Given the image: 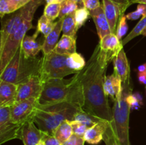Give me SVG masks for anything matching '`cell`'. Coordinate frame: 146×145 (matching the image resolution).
Returning <instances> with one entry per match:
<instances>
[{
    "label": "cell",
    "instance_id": "obj_42",
    "mask_svg": "<svg viewBox=\"0 0 146 145\" xmlns=\"http://www.w3.org/2000/svg\"><path fill=\"white\" fill-rule=\"evenodd\" d=\"M138 72H145L146 73V63L139 65L138 68Z\"/></svg>",
    "mask_w": 146,
    "mask_h": 145
},
{
    "label": "cell",
    "instance_id": "obj_18",
    "mask_svg": "<svg viewBox=\"0 0 146 145\" xmlns=\"http://www.w3.org/2000/svg\"><path fill=\"white\" fill-rule=\"evenodd\" d=\"M113 63L114 66L113 73L119 77L123 82H125L131 76H130L129 63L123 48L121 49L118 55L114 58Z\"/></svg>",
    "mask_w": 146,
    "mask_h": 145
},
{
    "label": "cell",
    "instance_id": "obj_10",
    "mask_svg": "<svg viewBox=\"0 0 146 145\" xmlns=\"http://www.w3.org/2000/svg\"><path fill=\"white\" fill-rule=\"evenodd\" d=\"M37 105L38 98H36L15 102L11 107V119L19 125H23L27 121L33 119Z\"/></svg>",
    "mask_w": 146,
    "mask_h": 145
},
{
    "label": "cell",
    "instance_id": "obj_45",
    "mask_svg": "<svg viewBox=\"0 0 146 145\" xmlns=\"http://www.w3.org/2000/svg\"><path fill=\"white\" fill-rule=\"evenodd\" d=\"M72 1H74V2L76 3L77 4H80V5H83V1L82 0H71Z\"/></svg>",
    "mask_w": 146,
    "mask_h": 145
},
{
    "label": "cell",
    "instance_id": "obj_7",
    "mask_svg": "<svg viewBox=\"0 0 146 145\" xmlns=\"http://www.w3.org/2000/svg\"><path fill=\"white\" fill-rule=\"evenodd\" d=\"M68 56L58 54L55 51L43 55L39 73L43 82L52 78H64L71 74L77 73L67 65Z\"/></svg>",
    "mask_w": 146,
    "mask_h": 145
},
{
    "label": "cell",
    "instance_id": "obj_44",
    "mask_svg": "<svg viewBox=\"0 0 146 145\" xmlns=\"http://www.w3.org/2000/svg\"><path fill=\"white\" fill-rule=\"evenodd\" d=\"M146 4V0H135V4Z\"/></svg>",
    "mask_w": 146,
    "mask_h": 145
},
{
    "label": "cell",
    "instance_id": "obj_28",
    "mask_svg": "<svg viewBox=\"0 0 146 145\" xmlns=\"http://www.w3.org/2000/svg\"><path fill=\"white\" fill-rule=\"evenodd\" d=\"M74 121L80 122H81V123L86 125L88 127H91L93 126L94 124L101 120L98 119V118L89 115V114L87 113V112H84V111L79 110L77 112L76 115H75V117H74Z\"/></svg>",
    "mask_w": 146,
    "mask_h": 145
},
{
    "label": "cell",
    "instance_id": "obj_41",
    "mask_svg": "<svg viewBox=\"0 0 146 145\" xmlns=\"http://www.w3.org/2000/svg\"><path fill=\"white\" fill-rule=\"evenodd\" d=\"M138 80L141 84L146 85V73L145 72H138Z\"/></svg>",
    "mask_w": 146,
    "mask_h": 145
},
{
    "label": "cell",
    "instance_id": "obj_23",
    "mask_svg": "<svg viewBox=\"0 0 146 145\" xmlns=\"http://www.w3.org/2000/svg\"><path fill=\"white\" fill-rule=\"evenodd\" d=\"M74 134L72 127L70 121L64 120L55 130L54 136L61 142L64 144Z\"/></svg>",
    "mask_w": 146,
    "mask_h": 145
},
{
    "label": "cell",
    "instance_id": "obj_31",
    "mask_svg": "<svg viewBox=\"0 0 146 145\" xmlns=\"http://www.w3.org/2000/svg\"><path fill=\"white\" fill-rule=\"evenodd\" d=\"M78 4L71 0H64L61 3V11H60L59 16L58 18H63L66 16L74 13L78 9Z\"/></svg>",
    "mask_w": 146,
    "mask_h": 145
},
{
    "label": "cell",
    "instance_id": "obj_27",
    "mask_svg": "<svg viewBox=\"0 0 146 145\" xmlns=\"http://www.w3.org/2000/svg\"><path fill=\"white\" fill-rule=\"evenodd\" d=\"M146 27V16L142 17L141 19L140 20V21H138V24L135 26L133 28L132 31L128 34V35L125 36V38H124L122 41L123 45H125V44H128L129 41H131V40L133 39L135 37L141 35L143 31V30L145 29Z\"/></svg>",
    "mask_w": 146,
    "mask_h": 145
},
{
    "label": "cell",
    "instance_id": "obj_39",
    "mask_svg": "<svg viewBox=\"0 0 146 145\" xmlns=\"http://www.w3.org/2000/svg\"><path fill=\"white\" fill-rule=\"evenodd\" d=\"M42 141L46 145H62V144L54 135H49L48 134H46Z\"/></svg>",
    "mask_w": 146,
    "mask_h": 145
},
{
    "label": "cell",
    "instance_id": "obj_8",
    "mask_svg": "<svg viewBox=\"0 0 146 145\" xmlns=\"http://www.w3.org/2000/svg\"><path fill=\"white\" fill-rule=\"evenodd\" d=\"M33 18L34 17H31L26 20L12 34L8 37L2 49L0 50V73L3 72L6 66L15 55L27 31L33 28Z\"/></svg>",
    "mask_w": 146,
    "mask_h": 145
},
{
    "label": "cell",
    "instance_id": "obj_5",
    "mask_svg": "<svg viewBox=\"0 0 146 145\" xmlns=\"http://www.w3.org/2000/svg\"><path fill=\"white\" fill-rule=\"evenodd\" d=\"M45 0H32L27 5L17 11L10 14L2 21L0 31V50L2 49L6 41L24 21L29 18L34 17L37 9L42 5Z\"/></svg>",
    "mask_w": 146,
    "mask_h": 145
},
{
    "label": "cell",
    "instance_id": "obj_32",
    "mask_svg": "<svg viewBox=\"0 0 146 145\" xmlns=\"http://www.w3.org/2000/svg\"><path fill=\"white\" fill-rule=\"evenodd\" d=\"M89 16H91L90 11L84 7L78 8L75 11V21L78 30L85 24Z\"/></svg>",
    "mask_w": 146,
    "mask_h": 145
},
{
    "label": "cell",
    "instance_id": "obj_25",
    "mask_svg": "<svg viewBox=\"0 0 146 145\" xmlns=\"http://www.w3.org/2000/svg\"><path fill=\"white\" fill-rule=\"evenodd\" d=\"M67 65L71 70L78 72L85 68L86 62L81 54L74 53L67 58Z\"/></svg>",
    "mask_w": 146,
    "mask_h": 145
},
{
    "label": "cell",
    "instance_id": "obj_26",
    "mask_svg": "<svg viewBox=\"0 0 146 145\" xmlns=\"http://www.w3.org/2000/svg\"><path fill=\"white\" fill-rule=\"evenodd\" d=\"M56 22H54L51 20L48 19L45 15L43 14L39 18L37 24L36 31L37 32L41 33L44 37L47 36L51 32L55 26Z\"/></svg>",
    "mask_w": 146,
    "mask_h": 145
},
{
    "label": "cell",
    "instance_id": "obj_40",
    "mask_svg": "<svg viewBox=\"0 0 146 145\" xmlns=\"http://www.w3.org/2000/svg\"><path fill=\"white\" fill-rule=\"evenodd\" d=\"M16 4H17L19 9L22 8L23 7L27 5V4H29V2H31L32 0H13Z\"/></svg>",
    "mask_w": 146,
    "mask_h": 145
},
{
    "label": "cell",
    "instance_id": "obj_30",
    "mask_svg": "<svg viewBox=\"0 0 146 145\" xmlns=\"http://www.w3.org/2000/svg\"><path fill=\"white\" fill-rule=\"evenodd\" d=\"M61 7V4L59 3L46 4L44 10V15H45L48 19L54 21L56 18H58L59 16Z\"/></svg>",
    "mask_w": 146,
    "mask_h": 145
},
{
    "label": "cell",
    "instance_id": "obj_9",
    "mask_svg": "<svg viewBox=\"0 0 146 145\" xmlns=\"http://www.w3.org/2000/svg\"><path fill=\"white\" fill-rule=\"evenodd\" d=\"M22 125L11 119V107H0V144L14 139H20Z\"/></svg>",
    "mask_w": 146,
    "mask_h": 145
},
{
    "label": "cell",
    "instance_id": "obj_11",
    "mask_svg": "<svg viewBox=\"0 0 146 145\" xmlns=\"http://www.w3.org/2000/svg\"><path fill=\"white\" fill-rule=\"evenodd\" d=\"M16 102L31 98H39L44 82L39 75H33L24 82L18 84Z\"/></svg>",
    "mask_w": 146,
    "mask_h": 145
},
{
    "label": "cell",
    "instance_id": "obj_1",
    "mask_svg": "<svg viewBox=\"0 0 146 145\" xmlns=\"http://www.w3.org/2000/svg\"><path fill=\"white\" fill-rule=\"evenodd\" d=\"M112 59L97 44L86 62L85 68L72 78L69 102L81 110L110 122L113 119V109L104 92V81L107 68Z\"/></svg>",
    "mask_w": 146,
    "mask_h": 145
},
{
    "label": "cell",
    "instance_id": "obj_43",
    "mask_svg": "<svg viewBox=\"0 0 146 145\" xmlns=\"http://www.w3.org/2000/svg\"><path fill=\"white\" fill-rule=\"evenodd\" d=\"M64 1V0H45L46 4H53V3H59V4H61Z\"/></svg>",
    "mask_w": 146,
    "mask_h": 145
},
{
    "label": "cell",
    "instance_id": "obj_34",
    "mask_svg": "<svg viewBox=\"0 0 146 145\" xmlns=\"http://www.w3.org/2000/svg\"><path fill=\"white\" fill-rule=\"evenodd\" d=\"M127 18L125 15H122L118 21V26L116 28V35L120 40L123 38V37L125 35L128 30V26L127 24Z\"/></svg>",
    "mask_w": 146,
    "mask_h": 145
},
{
    "label": "cell",
    "instance_id": "obj_20",
    "mask_svg": "<svg viewBox=\"0 0 146 145\" xmlns=\"http://www.w3.org/2000/svg\"><path fill=\"white\" fill-rule=\"evenodd\" d=\"M63 19L64 18H58V21H56L54 29L44 38L42 43V52L44 55H48L54 51V48L59 41L60 34L62 31Z\"/></svg>",
    "mask_w": 146,
    "mask_h": 145
},
{
    "label": "cell",
    "instance_id": "obj_17",
    "mask_svg": "<svg viewBox=\"0 0 146 145\" xmlns=\"http://www.w3.org/2000/svg\"><path fill=\"white\" fill-rule=\"evenodd\" d=\"M104 92L108 98L115 101L121 95L123 88V82L115 73L106 75L104 81Z\"/></svg>",
    "mask_w": 146,
    "mask_h": 145
},
{
    "label": "cell",
    "instance_id": "obj_35",
    "mask_svg": "<svg viewBox=\"0 0 146 145\" xmlns=\"http://www.w3.org/2000/svg\"><path fill=\"white\" fill-rule=\"evenodd\" d=\"M70 123L72 127L73 132L74 134L84 137L86 132L88 128V127L84 124L80 122H77V121H70Z\"/></svg>",
    "mask_w": 146,
    "mask_h": 145
},
{
    "label": "cell",
    "instance_id": "obj_46",
    "mask_svg": "<svg viewBox=\"0 0 146 145\" xmlns=\"http://www.w3.org/2000/svg\"><path fill=\"white\" fill-rule=\"evenodd\" d=\"M142 35H143V36H146V27H145V29L143 30V31Z\"/></svg>",
    "mask_w": 146,
    "mask_h": 145
},
{
    "label": "cell",
    "instance_id": "obj_12",
    "mask_svg": "<svg viewBox=\"0 0 146 145\" xmlns=\"http://www.w3.org/2000/svg\"><path fill=\"white\" fill-rule=\"evenodd\" d=\"M33 119L27 121L22 125L20 132V139L24 145H38L46 135L45 132L37 128Z\"/></svg>",
    "mask_w": 146,
    "mask_h": 145
},
{
    "label": "cell",
    "instance_id": "obj_16",
    "mask_svg": "<svg viewBox=\"0 0 146 145\" xmlns=\"http://www.w3.org/2000/svg\"><path fill=\"white\" fill-rule=\"evenodd\" d=\"M108 122L106 121H98L91 127H88L84 136L86 142L90 144H98L104 139V134L108 127Z\"/></svg>",
    "mask_w": 146,
    "mask_h": 145
},
{
    "label": "cell",
    "instance_id": "obj_19",
    "mask_svg": "<svg viewBox=\"0 0 146 145\" xmlns=\"http://www.w3.org/2000/svg\"><path fill=\"white\" fill-rule=\"evenodd\" d=\"M102 5L111 33L115 34L118 21L122 16L121 10L118 6L110 0H102Z\"/></svg>",
    "mask_w": 146,
    "mask_h": 145
},
{
    "label": "cell",
    "instance_id": "obj_3",
    "mask_svg": "<svg viewBox=\"0 0 146 145\" xmlns=\"http://www.w3.org/2000/svg\"><path fill=\"white\" fill-rule=\"evenodd\" d=\"M79 110L81 109L77 105L69 101L46 105H38L33 120L41 131L54 135L56 128L64 120L74 121Z\"/></svg>",
    "mask_w": 146,
    "mask_h": 145
},
{
    "label": "cell",
    "instance_id": "obj_24",
    "mask_svg": "<svg viewBox=\"0 0 146 145\" xmlns=\"http://www.w3.org/2000/svg\"><path fill=\"white\" fill-rule=\"evenodd\" d=\"M77 31L78 28L75 21V12L66 16L63 19L62 23L63 35L76 37Z\"/></svg>",
    "mask_w": 146,
    "mask_h": 145
},
{
    "label": "cell",
    "instance_id": "obj_29",
    "mask_svg": "<svg viewBox=\"0 0 146 145\" xmlns=\"http://www.w3.org/2000/svg\"><path fill=\"white\" fill-rule=\"evenodd\" d=\"M19 9V7L13 0H0V16L3 18L4 16L14 13Z\"/></svg>",
    "mask_w": 146,
    "mask_h": 145
},
{
    "label": "cell",
    "instance_id": "obj_47",
    "mask_svg": "<svg viewBox=\"0 0 146 145\" xmlns=\"http://www.w3.org/2000/svg\"><path fill=\"white\" fill-rule=\"evenodd\" d=\"M38 145H46V144H44V142H43V141H41V142H40L39 143H38Z\"/></svg>",
    "mask_w": 146,
    "mask_h": 145
},
{
    "label": "cell",
    "instance_id": "obj_33",
    "mask_svg": "<svg viewBox=\"0 0 146 145\" xmlns=\"http://www.w3.org/2000/svg\"><path fill=\"white\" fill-rule=\"evenodd\" d=\"M125 16L128 20H137L141 17L146 16V4H138L136 10L127 14Z\"/></svg>",
    "mask_w": 146,
    "mask_h": 145
},
{
    "label": "cell",
    "instance_id": "obj_22",
    "mask_svg": "<svg viewBox=\"0 0 146 145\" xmlns=\"http://www.w3.org/2000/svg\"><path fill=\"white\" fill-rule=\"evenodd\" d=\"M54 51L58 54L65 55H70L76 53V37L63 35Z\"/></svg>",
    "mask_w": 146,
    "mask_h": 145
},
{
    "label": "cell",
    "instance_id": "obj_14",
    "mask_svg": "<svg viewBox=\"0 0 146 145\" xmlns=\"http://www.w3.org/2000/svg\"><path fill=\"white\" fill-rule=\"evenodd\" d=\"M18 85L0 80V107H11L16 102Z\"/></svg>",
    "mask_w": 146,
    "mask_h": 145
},
{
    "label": "cell",
    "instance_id": "obj_15",
    "mask_svg": "<svg viewBox=\"0 0 146 145\" xmlns=\"http://www.w3.org/2000/svg\"><path fill=\"white\" fill-rule=\"evenodd\" d=\"M90 14L94 21L100 40L102 39L108 34H111V28H110L109 24L105 15V13H104L102 4L96 9L90 11Z\"/></svg>",
    "mask_w": 146,
    "mask_h": 145
},
{
    "label": "cell",
    "instance_id": "obj_49",
    "mask_svg": "<svg viewBox=\"0 0 146 145\" xmlns=\"http://www.w3.org/2000/svg\"><path fill=\"white\" fill-rule=\"evenodd\" d=\"M145 88H146V85H145Z\"/></svg>",
    "mask_w": 146,
    "mask_h": 145
},
{
    "label": "cell",
    "instance_id": "obj_4",
    "mask_svg": "<svg viewBox=\"0 0 146 145\" xmlns=\"http://www.w3.org/2000/svg\"><path fill=\"white\" fill-rule=\"evenodd\" d=\"M41 61V58L36 57H25L20 45L12 59L0 73V80L18 85L33 75H39Z\"/></svg>",
    "mask_w": 146,
    "mask_h": 145
},
{
    "label": "cell",
    "instance_id": "obj_21",
    "mask_svg": "<svg viewBox=\"0 0 146 145\" xmlns=\"http://www.w3.org/2000/svg\"><path fill=\"white\" fill-rule=\"evenodd\" d=\"M39 33L36 31L32 36L26 35L21 42V47L23 50L24 55L27 58L36 57L38 53L42 51V44L36 41Z\"/></svg>",
    "mask_w": 146,
    "mask_h": 145
},
{
    "label": "cell",
    "instance_id": "obj_2",
    "mask_svg": "<svg viewBox=\"0 0 146 145\" xmlns=\"http://www.w3.org/2000/svg\"><path fill=\"white\" fill-rule=\"evenodd\" d=\"M132 92L131 77L123 82L122 92L119 98L114 101L113 119L108 122L103 140L106 145H131L129 137V117L131 106L127 96Z\"/></svg>",
    "mask_w": 146,
    "mask_h": 145
},
{
    "label": "cell",
    "instance_id": "obj_38",
    "mask_svg": "<svg viewBox=\"0 0 146 145\" xmlns=\"http://www.w3.org/2000/svg\"><path fill=\"white\" fill-rule=\"evenodd\" d=\"M83 7H86L89 11L96 9L101 5L99 0H82Z\"/></svg>",
    "mask_w": 146,
    "mask_h": 145
},
{
    "label": "cell",
    "instance_id": "obj_37",
    "mask_svg": "<svg viewBox=\"0 0 146 145\" xmlns=\"http://www.w3.org/2000/svg\"><path fill=\"white\" fill-rule=\"evenodd\" d=\"M84 143H85V140L84 137H81L74 134L68 140L62 144V145H84Z\"/></svg>",
    "mask_w": 146,
    "mask_h": 145
},
{
    "label": "cell",
    "instance_id": "obj_6",
    "mask_svg": "<svg viewBox=\"0 0 146 145\" xmlns=\"http://www.w3.org/2000/svg\"><path fill=\"white\" fill-rule=\"evenodd\" d=\"M72 78H52L45 81L38 99V105L50 104L69 101Z\"/></svg>",
    "mask_w": 146,
    "mask_h": 145
},
{
    "label": "cell",
    "instance_id": "obj_13",
    "mask_svg": "<svg viewBox=\"0 0 146 145\" xmlns=\"http://www.w3.org/2000/svg\"><path fill=\"white\" fill-rule=\"evenodd\" d=\"M100 47L103 51L106 53L110 58L113 61L114 58L118 55V53L123 48L122 41L117 36L116 34H108L100 40Z\"/></svg>",
    "mask_w": 146,
    "mask_h": 145
},
{
    "label": "cell",
    "instance_id": "obj_36",
    "mask_svg": "<svg viewBox=\"0 0 146 145\" xmlns=\"http://www.w3.org/2000/svg\"><path fill=\"white\" fill-rule=\"evenodd\" d=\"M116 6H118V8L121 10V12L122 15H123L125 11H126L127 9L131 5L134 4L133 0H110Z\"/></svg>",
    "mask_w": 146,
    "mask_h": 145
},
{
    "label": "cell",
    "instance_id": "obj_48",
    "mask_svg": "<svg viewBox=\"0 0 146 145\" xmlns=\"http://www.w3.org/2000/svg\"><path fill=\"white\" fill-rule=\"evenodd\" d=\"M133 1H134V4H135V0H133Z\"/></svg>",
    "mask_w": 146,
    "mask_h": 145
}]
</instances>
